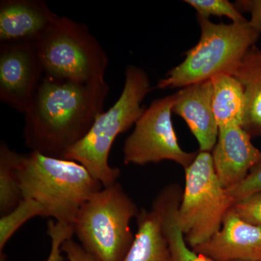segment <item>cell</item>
<instances>
[{
    "mask_svg": "<svg viewBox=\"0 0 261 261\" xmlns=\"http://www.w3.org/2000/svg\"><path fill=\"white\" fill-rule=\"evenodd\" d=\"M176 94L154 99L145 108L135 129L124 142L123 163L145 166L173 161L184 168L190 166L198 152H187L178 142L172 121Z\"/></svg>",
    "mask_w": 261,
    "mask_h": 261,
    "instance_id": "cell-8",
    "label": "cell"
},
{
    "mask_svg": "<svg viewBox=\"0 0 261 261\" xmlns=\"http://www.w3.org/2000/svg\"><path fill=\"white\" fill-rule=\"evenodd\" d=\"M251 136L240 125L219 128L211 151L216 175L225 189L243 181L261 160V151L252 144Z\"/></svg>",
    "mask_w": 261,
    "mask_h": 261,
    "instance_id": "cell-10",
    "label": "cell"
},
{
    "mask_svg": "<svg viewBox=\"0 0 261 261\" xmlns=\"http://www.w3.org/2000/svg\"><path fill=\"white\" fill-rule=\"evenodd\" d=\"M18 174L23 199L40 203L47 217L73 226L82 206L103 188L80 163L34 151L20 155Z\"/></svg>",
    "mask_w": 261,
    "mask_h": 261,
    "instance_id": "cell-2",
    "label": "cell"
},
{
    "mask_svg": "<svg viewBox=\"0 0 261 261\" xmlns=\"http://www.w3.org/2000/svg\"><path fill=\"white\" fill-rule=\"evenodd\" d=\"M185 170V187L176 219L187 245L193 249L220 230L234 201L216 175L211 152L199 151Z\"/></svg>",
    "mask_w": 261,
    "mask_h": 261,
    "instance_id": "cell-7",
    "label": "cell"
},
{
    "mask_svg": "<svg viewBox=\"0 0 261 261\" xmlns=\"http://www.w3.org/2000/svg\"><path fill=\"white\" fill-rule=\"evenodd\" d=\"M47 234L50 238L51 249L45 261L64 260L61 247L65 240L71 239L75 234L74 226L49 220L47 224Z\"/></svg>",
    "mask_w": 261,
    "mask_h": 261,
    "instance_id": "cell-21",
    "label": "cell"
},
{
    "mask_svg": "<svg viewBox=\"0 0 261 261\" xmlns=\"http://www.w3.org/2000/svg\"><path fill=\"white\" fill-rule=\"evenodd\" d=\"M61 250L66 255L68 261H98L72 238L65 240L62 245Z\"/></svg>",
    "mask_w": 261,
    "mask_h": 261,
    "instance_id": "cell-25",
    "label": "cell"
},
{
    "mask_svg": "<svg viewBox=\"0 0 261 261\" xmlns=\"http://www.w3.org/2000/svg\"><path fill=\"white\" fill-rule=\"evenodd\" d=\"M151 90L147 72L136 65L127 66L118 100L108 111L98 115L88 133L68 150L65 159L80 163L103 187L117 183L121 171L109 164L110 152L117 137L142 116L145 110L142 103Z\"/></svg>",
    "mask_w": 261,
    "mask_h": 261,
    "instance_id": "cell-3",
    "label": "cell"
},
{
    "mask_svg": "<svg viewBox=\"0 0 261 261\" xmlns=\"http://www.w3.org/2000/svg\"><path fill=\"white\" fill-rule=\"evenodd\" d=\"M136 219L137 233L123 261H173L157 211L142 209Z\"/></svg>",
    "mask_w": 261,
    "mask_h": 261,
    "instance_id": "cell-15",
    "label": "cell"
},
{
    "mask_svg": "<svg viewBox=\"0 0 261 261\" xmlns=\"http://www.w3.org/2000/svg\"><path fill=\"white\" fill-rule=\"evenodd\" d=\"M234 261H245V260H234Z\"/></svg>",
    "mask_w": 261,
    "mask_h": 261,
    "instance_id": "cell-26",
    "label": "cell"
},
{
    "mask_svg": "<svg viewBox=\"0 0 261 261\" xmlns=\"http://www.w3.org/2000/svg\"><path fill=\"white\" fill-rule=\"evenodd\" d=\"M109 90L105 79L80 83L44 76L24 113L25 146L34 152L65 159L104 111Z\"/></svg>",
    "mask_w": 261,
    "mask_h": 261,
    "instance_id": "cell-1",
    "label": "cell"
},
{
    "mask_svg": "<svg viewBox=\"0 0 261 261\" xmlns=\"http://www.w3.org/2000/svg\"><path fill=\"white\" fill-rule=\"evenodd\" d=\"M234 5L240 12L250 13L249 24L261 35V0H239Z\"/></svg>",
    "mask_w": 261,
    "mask_h": 261,
    "instance_id": "cell-24",
    "label": "cell"
},
{
    "mask_svg": "<svg viewBox=\"0 0 261 261\" xmlns=\"http://www.w3.org/2000/svg\"><path fill=\"white\" fill-rule=\"evenodd\" d=\"M21 153L10 149L5 142L0 144V214H8L23 200L18 174Z\"/></svg>",
    "mask_w": 261,
    "mask_h": 261,
    "instance_id": "cell-18",
    "label": "cell"
},
{
    "mask_svg": "<svg viewBox=\"0 0 261 261\" xmlns=\"http://www.w3.org/2000/svg\"><path fill=\"white\" fill-rule=\"evenodd\" d=\"M175 94L173 113L186 122L198 142L200 151L211 152L219 130L213 110L212 82L192 84Z\"/></svg>",
    "mask_w": 261,
    "mask_h": 261,
    "instance_id": "cell-12",
    "label": "cell"
},
{
    "mask_svg": "<svg viewBox=\"0 0 261 261\" xmlns=\"http://www.w3.org/2000/svg\"><path fill=\"white\" fill-rule=\"evenodd\" d=\"M197 18L200 29L198 42L185 53L180 64L159 81L157 88H184L221 73L231 74L260 37L248 20L226 24Z\"/></svg>",
    "mask_w": 261,
    "mask_h": 261,
    "instance_id": "cell-4",
    "label": "cell"
},
{
    "mask_svg": "<svg viewBox=\"0 0 261 261\" xmlns=\"http://www.w3.org/2000/svg\"><path fill=\"white\" fill-rule=\"evenodd\" d=\"M231 209L244 221L261 226V192L238 201Z\"/></svg>",
    "mask_w": 261,
    "mask_h": 261,
    "instance_id": "cell-23",
    "label": "cell"
},
{
    "mask_svg": "<svg viewBox=\"0 0 261 261\" xmlns=\"http://www.w3.org/2000/svg\"><path fill=\"white\" fill-rule=\"evenodd\" d=\"M42 216L47 217L46 211L40 203L31 199H23L13 211L1 216L0 219V259L6 261L5 245L17 231L29 220Z\"/></svg>",
    "mask_w": 261,
    "mask_h": 261,
    "instance_id": "cell-19",
    "label": "cell"
},
{
    "mask_svg": "<svg viewBox=\"0 0 261 261\" xmlns=\"http://www.w3.org/2000/svg\"><path fill=\"white\" fill-rule=\"evenodd\" d=\"M192 250L214 261H260L261 226L244 221L231 209L220 230Z\"/></svg>",
    "mask_w": 261,
    "mask_h": 261,
    "instance_id": "cell-11",
    "label": "cell"
},
{
    "mask_svg": "<svg viewBox=\"0 0 261 261\" xmlns=\"http://www.w3.org/2000/svg\"><path fill=\"white\" fill-rule=\"evenodd\" d=\"M260 261H261V259H260Z\"/></svg>",
    "mask_w": 261,
    "mask_h": 261,
    "instance_id": "cell-27",
    "label": "cell"
},
{
    "mask_svg": "<svg viewBox=\"0 0 261 261\" xmlns=\"http://www.w3.org/2000/svg\"><path fill=\"white\" fill-rule=\"evenodd\" d=\"M241 83L245 93V114L242 127L251 137H261V49L252 46L231 73Z\"/></svg>",
    "mask_w": 261,
    "mask_h": 261,
    "instance_id": "cell-16",
    "label": "cell"
},
{
    "mask_svg": "<svg viewBox=\"0 0 261 261\" xmlns=\"http://www.w3.org/2000/svg\"><path fill=\"white\" fill-rule=\"evenodd\" d=\"M58 17L43 0H2L0 44L36 42Z\"/></svg>",
    "mask_w": 261,
    "mask_h": 261,
    "instance_id": "cell-13",
    "label": "cell"
},
{
    "mask_svg": "<svg viewBox=\"0 0 261 261\" xmlns=\"http://www.w3.org/2000/svg\"><path fill=\"white\" fill-rule=\"evenodd\" d=\"M34 44L44 76L80 83L104 79L107 53L86 24L59 16Z\"/></svg>",
    "mask_w": 261,
    "mask_h": 261,
    "instance_id": "cell-6",
    "label": "cell"
},
{
    "mask_svg": "<svg viewBox=\"0 0 261 261\" xmlns=\"http://www.w3.org/2000/svg\"><path fill=\"white\" fill-rule=\"evenodd\" d=\"M213 110L219 128L243 125L245 99L241 83L232 75L221 73L211 79Z\"/></svg>",
    "mask_w": 261,
    "mask_h": 261,
    "instance_id": "cell-17",
    "label": "cell"
},
{
    "mask_svg": "<svg viewBox=\"0 0 261 261\" xmlns=\"http://www.w3.org/2000/svg\"><path fill=\"white\" fill-rule=\"evenodd\" d=\"M183 195V190L177 184L165 187L156 196L152 207L158 211L163 231L169 244L173 261H214L197 253L187 245L181 228L178 224L177 211Z\"/></svg>",
    "mask_w": 261,
    "mask_h": 261,
    "instance_id": "cell-14",
    "label": "cell"
},
{
    "mask_svg": "<svg viewBox=\"0 0 261 261\" xmlns=\"http://www.w3.org/2000/svg\"><path fill=\"white\" fill-rule=\"evenodd\" d=\"M185 3L193 8L197 12V16L201 18L226 17L234 23L247 21L235 5L228 0H185Z\"/></svg>",
    "mask_w": 261,
    "mask_h": 261,
    "instance_id": "cell-20",
    "label": "cell"
},
{
    "mask_svg": "<svg viewBox=\"0 0 261 261\" xmlns=\"http://www.w3.org/2000/svg\"><path fill=\"white\" fill-rule=\"evenodd\" d=\"M140 211L117 182L103 187L82 206L75 234L98 261H123L135 239L130 223Z\"/></svg>",
    "mask_w": 261,
    "mask_h": 261,
    "instance_id": "cell-5",
    "label": "cell"
},
{
    "mask_svg": "<svg viewBox=\"0 0 261 261\" xmlns=\"http://www.w3.org/2000/svg\"><path fill=\"white\" fill-rule=\"evenodd\" d=\"M44 77L34 43L0 44V100L23 113Z\"/></svg>",
    "mask_w": 261,
    "mask_h": 261,
    "instance_id": "cell-9",
    "label": "cell"
},
{
    "mask_svg": "<svg viewBox=\"0 0 261 261\" xmlns=\"http://www.w3.org/2000/svg\"><path fill=\"white\" fill-rule=\"evenodd\" d=\"M234 203L238 201L261 192V160L252 168L246 178L238 185L226 189Z\"/></svg>",
    "mask_w": 261,
    "mask_h": 261,
    "instance_id": "cell-22",
    "label": "cell"
}]
</instances>
